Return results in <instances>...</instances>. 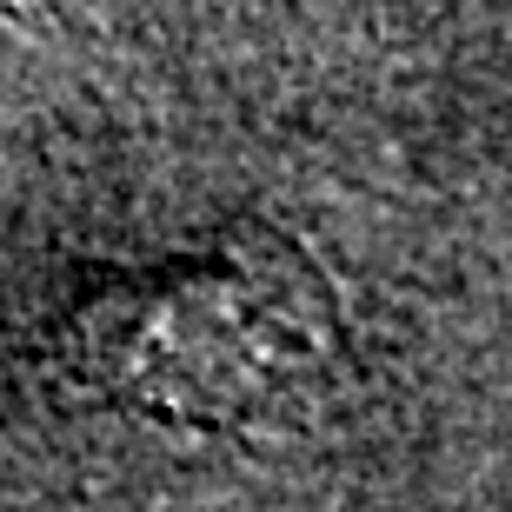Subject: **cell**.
Wrapping results in <instances>:
<instances>
[{"instance_id": "1", "label": "cell", "mask_w": 512, "mask_h": 512, "mask_svg": "<svg viewBox=\"0 0 512 512\" xmlns=\"http://www.w3.org/2000/svg\"><path fill=\"white\" fill-rule=\"evenodd\" d=\"M74 360L160 433L293 439L346 380L340 286L286 227L233 220L87 306Z\"/></svg>"}]
</instances>
